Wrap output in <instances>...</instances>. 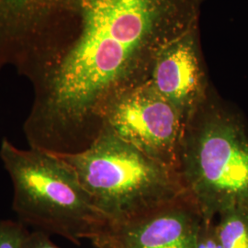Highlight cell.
Here are the masks:
<instances>
[{
    "instance_id": "30bf717a",
    "label": "cell",
    "mask_w": 248,
    "mask_h": 248,
    "mask_svg": "<svg viewBox=\"0 0 248 248\" xmlns=\"http://www.w3.org/2000/svg\"><path fill=\"white\" fill-rule=\"evenodd\" d=\"M195 248H222L214 222L202 220L197 232Z\"/></svg>"
},
{
    "instance_id": "7a4b0ae2",
    "label": "cell",
    "mask_w": 248,
    "mask_h": 248,
    "mask_svg": "<svg viewBox=\"0 0 248 248\" xmlns=\"http://www.w3.org/2000/svg\"><path fill=\"white\" fill-rule=\"evenodd\" d=\"M177 172L205 222L233 206L248 208V124L236 109L207 98L187 118Z\"/></svg>"
},
{
    "instance_id": "277c9868",
    "label": "cell",
    "mask_w": 248,
    "mask_h": 248,
    "mask_svg": "<svg viewBox=\"0 0 248 248\" xmlns=\"http://www.w3.org/2000/svg\"><path fill=\"white\" fill-rule=\"evenodd\" d=\"M58 155L76 171L108 221L131 218L186 195L177 169L105 129L86 149Z\"/></svg>"
},
{
    "instance_id": "ba28073f",
    "label": "cell",
    "mask_w": 248,
    "mask_h": 248,
    "mask_svg": "<svg viewBox=\"0 0 248 248\" xmlns=\"http://www.w3.org/2000/svg\"><path fill=\"white\" fill-rule=\"evenodd\" d=\"M218 216L215 224L222 248H248V207H230Z\"/></svg>"
},
{
    "instance_id": "9c48e42d",
    "label": "cell",
    "mask_w": 248,
    "mask_h": 248,
    "mask_svg": "<svg viewBox=\"0 0 248 248\" xmlns=\"http://www.w3.org/2000/svg\"><path fill=\"white\" fill-rule=\"evenodd\" d=\"M30 231L18 221L0 220V248H20Z\"/></svg>"
},
{
    "instance_id": "52a82bcc",
    "label": "cell",
    "mask_w": 248,
    "mask_h": 248,
    "mask_svg": "<svg viewBox=\"0 0 248 248\" xmlns=\"http://www.w3.org/2000/svg\"><path fill=\"white\" fill-rule=\"evenodd\" d=\"M148 80L186 123L206 99V82L191 32L182 33L160 50L152 63Z\"/></svg>"
},
{
    "instance_id": "3957f363",
    "label": "cell",
    "mask_w": 248,
    "mask_h": 248,
    "mask_svg": "<svg viewBox=\"0 0 248 248\" xmlns=\"http://www.w3.org/2000/svg\"><path fill=\"white\" fill-rule=\"evenodd\" d=\"M0 159L12 183V209L27 227L80 246L108 222L60 155L32 147L21 149L4 138Z\"/></svg>"
},
{
    "instance_id": "8fae6325",
    "label": "cell",
    "mask_w": 248,
    "mask_h": 248,
    "mask_svg": "<svg viewBox=\"0 0 248 248\" xmlns=\"http://www.w3.org/2000/svg\"><path fill=\"white\" fill-rule=\"evenodd\" d=\"M20 248H61L53 243L50 234L33 230L30 232Z\"/></svg>"
},
{
    "instance_id": "5b68a950",
    "label": "cell",
    "mask_w": 248,
    "mask_h": 248,
    "mask_svg": "<svg viewBox=\"0 0 248 248\" xmlns=\"http://www.w3.org/2000/svg\"><path fill=\"white\" fill-rule=\"evenodd\" d=\"M100 129L177 169L185 120L145 80L111 96L98 111Z\"/></svg>"
},
{
    "instance_id": "6da1fadb",
    "label": "cell",
    "mask_w": 248,
    "mask_h": 248,
    "mask_svg": "<svg viewBox=\"0 0 248 248\" xmlns=\"http://www.w3.org/2000/svg\"><path fill=\"white\" fill-rule=\"evenodd\" d=\"M79 39L45 76L23 127L30 146L58 155L87 148L102 105L148 79L160 50L187 31L186 0H79Z\"/></svg>"
},
{
    "instance_id": "8992f818",
    "label": "cell",
    "mask_w": 248,
    "mask_h": 248,
    "mask_svg": "<svg viewBox=\"0 0 248 248\" xmlns=\"http://www.w3.org/2000/svg\"><path fill=\"white\" fill-rule=\"evenodd\" d=\"M202 222L185 195L131 218L108 221L90 242L96 248H195Z\"/></svg>"
}]
</instances>
